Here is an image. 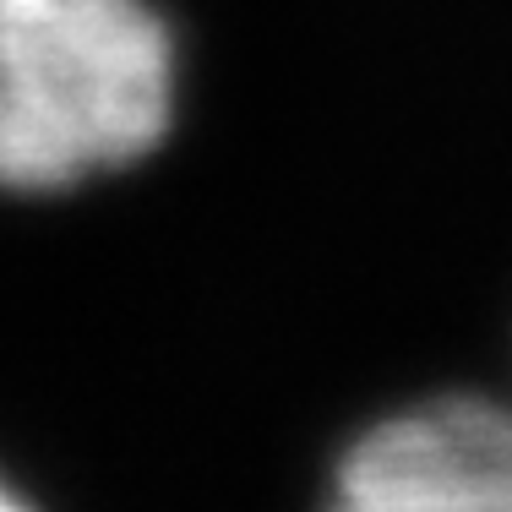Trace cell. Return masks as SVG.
Instances as JSON below:
<instances>
[{"label": "cell", "mask_w": 512, "mask_h": 512, "mask_svg": "<svg viewBox=\"0 0 512 512\" xmlns=\"http://www.w3.org/2000/svg\"><path fill=\"white\" fill-rule=\"evenodd\" d=\"M175 39L148 0H0V186L60 191L153 153Z\"/></svg>", "instance_id": "cell-1"}, {"label": "cell", "mask_w": 512, "mask_h": 512, "mask_svg": "<svg viewBox=\"0 0 512 512\" xmlns=\"http://www.w3.org/2000/svg\"><path fill=\"white\" fill-rule=\"evenodd\" d=\"M338 502L360 512H512V414L442 398L376 425L338 463Z\"/></svg>", "instance_id": "cell-2"}, {"label": "cell", "mask_w": 512, "mask_h": 512, "mask_svg": "<svg viewBox=\"0 0 512 512\" xmlns=\"http://www.w3.org/2000/svg\"><path fill=\"white\" fill-rule=\"evenodd\" d=\"M6 507H17V496H11L6 485H0V512H6Z\"/></svg>", "instance_id": "cell-3"}]
</instances>
